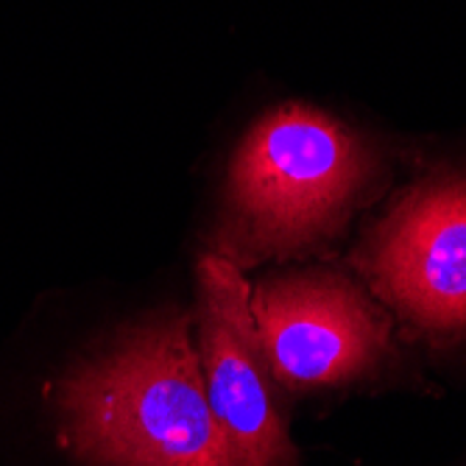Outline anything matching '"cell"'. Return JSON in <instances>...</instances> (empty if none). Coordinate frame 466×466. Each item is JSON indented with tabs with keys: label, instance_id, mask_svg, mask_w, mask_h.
<instances>
[{
	"label": "cell",
	"instance_id": "obj_1",
	"mask_svg": "<svg viewBox=\"0 0 466 466\" xmlns=\"http://www.w3.org/2000/svg\"><path fill=\"white\" fill-rule=\"evenodd\" d=\"M383 174V151L350 123L308 104L274 106L229 165L221 258L240 268L324 248Z\"/></svg>",
	"mask_w": 466,
	"mask_h": 466
},
{
	"label": "cell",
	"instance_id": "obj_2",
	"mask_svg": "<svg viewBox=\"0 0 466 466\" xmlns=\"http://www.w3.org/2000/svg\"><path fill=\"white\" fill-rule=\"evenodd\" d=\"M62 441L93 466H238L209 408L190 319H157L59 389Z\"/></svg>",
	"mask_w": 466,
	"mask_h": 466
},
{
	"label": "cell",
	"instance_id": "obj_3",
	"mask_svg": "<svg viewBox=\"0 0 466 466\" xmlns=\"http://www.w3.org/2000/svg\"><path fill=\"white\" fill-rule=\"evenodd\" d=\"M248 310L271 377L293 391L352 383L391 352L386 310L341 271L268 274Z\"/></svg>",
	"mask_w": 466,
	"mask_h": 466
},
{
	"label": "cell",
	"instance_id": "obj_4",
	"mask_svg": "<svg viewBox=\"0 0 466 466\" xmlns=\"http://www.w3.org/2000/svg\"><path fill=\"white\" fill-rule=\"evenodd\" d=\"M355 260L413 329L436 341L466 335V174L439 171L408 187Z\"/></svg>",
	"mask_w": 466,
	"mask_h": 466
},
{
	"label": "cell",
	"instance_id": "obj_5",
	"mask_svg": "<svg viewBox=\"0 0 466 466\" xmlns=\"http://www.w3.org/2000/svg\"><path fill=\"white\" fill-rule=\"evenodd\" d=\"M198 366L238 466H296L271 394V371L248 310V288L221 254L198 263Z\"/></svg>",
	"mask_w": 466,
	"mask_h": 466
}]
</instances>
